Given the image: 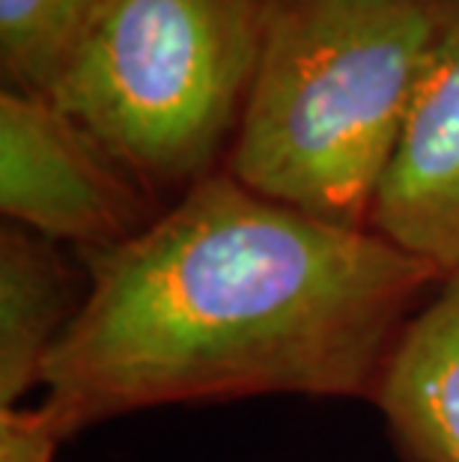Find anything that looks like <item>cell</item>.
<instances>
[{
    "instance_id": "1",
    "label": "cell",
    "mask_w": 459,
    "mask_h": 462,
    "mask_svg": "<svg viewBox=\"0 0 459 462\" xmlns=\"http://www.w3.org/2000/svg\"><path fill=\"white\" fill-rule=\"evenodd\" d=\"M84 308L45 364L63 430L242 397H367L445 278L370 227H340L209 173L116 248L78 254Z\"/></svg>"
},
{
    "instance_id": "2",
    "label": "cell",
    "mask_w": 459,
    "mask_h": 462,
    "mask_svg": "<svg viewBox=\"0 0 459 462\" xmlns=\"http://www.w3.org/2000/svg\"><path fill=\"white\" fill-rule=\"evenodd\" d=\"M456 0H275L227 173L340 227L379 182Z\"/></svg>"
},
{
    "instance_id": "3",
    "label": "cell",
    "mask_w": 459,
    "mask_h": 462,
    "mask_svg": "<svg viewBox=\"0 0 459 462\" xmlns=\"http://www.w3.org/2000/svg\"><path fill=\"white\" fill-rule=\"evenodd\" d=\"M257 0H102L45 96L141 182L207 180L260 60Z\"/></svg>"
},
{
    "instance_id": "4",
    "label": "cell",
    "mask_w": 459,
    "mask_h": 462,
    "mask_svg": "<svg viewBox=\"0 0 459 462\" xmlns=\"http://www.w3.org/2000/svg\"><path fill=\"white\" fill-rule=\"evenodd\" d=\"M96 137L45 93H0V212L6 224L69 242L78 254L116 248L159 215Z\"/></svg>"
},
{
    "instance_id": "5",
    "label": "cell",
    "mask_w": 459,
    "mask_h": 462,
    "mask_svg": "<svg viewBox=\"0 0 459 462\" xmlns=\"http://www.w3.org/2000/svg\"><path fill=\"white\" fill-rule=\"evenodd\" d=\"M367 227L442 274L459 269V0L418 84Z\"/></svg>"
},
{
    "instance_id": "6",
    "label": "cell",
    "mask_w": 459,
    "mask_h": 462,
    "mask_svg": "<svg viewBox=\"0 0 459 462\" xmlns=\"http://www.w3.org/2000/svg\"><path fill=\"white\" fill-rule=\"evenodd\" d=\"M370 400L406 462H459V269L397 334Z\"/></svg>"
},
{
    "instance_id": "7",
    "label": "cell",
    "mask_w": 459,
    "mask_h": 462,
    "mask_svg": "<svg viewBox=\"0 0 459 462\" xmlns=\"http://www.w3.org/2000/svg\"><path fill=\"white\" fill-rule=\"evenodd\" d=\"M81 260V257H78ZM90 274L60 242L15 224L0 230V411L42 388L45 364L84 308Z\"/></svg>"
},
{
    "instance_id": "8",
    "label": "cell",
    "mask_w": 459,
    "mask_h": 462,
    "mask_svg": "<svg viewBox=\"0 0 459 462\" xmlns=\"http://www.w3.org/2000/svg\"><path fill=\"white\" fill-rule=\"evenodd\" d=\"M102 0H0L6 87L48 93Z\"/></svg>"
},
{
    "instance_id": "9",
    "label": "cell",
    "mask_w": 459,
    "mask_h": 462,
    "mask_svg": "<svg viewBox=\"0 0 459 462\" xmlns=\"http://www.w3.org/2000/svg\"><path fill=\"white\" fill-rule=\"evenodd\" d=\"M69 432L45 402L0 411V462H57Z\"/></svg>"
}]
</instances>
